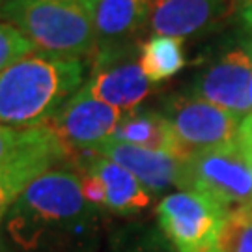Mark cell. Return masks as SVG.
<instances>
[{
	"label": "cell",
	"mask_w": 252,
	"mask_h": 252,
	"mask_svg": "<svg viewBox=\"0 0 252 252\" xmlns=\"http://www.w3.org/2000/svg\"><path fill=\"white\" fill-rule=\"evenodd\" d=\"M241 6V0H155L150 27L155 36H192Z\"/></svg>",
	"instance_id": "cell-11"
},
{
	"label": "cell",
	"mask_w": 252,
	"mask_h": 252,
	"mask_svg": "<svg viewBox=\"0 0 252 252\" xmlns=\"http://www.w3.org/2000/svg\"><path fill=\"white\" fill-rule=\"evenodd\" d=\"M247 150V157H249V162H251V168H252V148H245Z\"/></svg>",
	"instance_id": "cell-25"
},
{
	"label": "cell",
	"mask_w": 252,
	"mask_h": 252,
	"mask_svg": "<svg viewBox=\"0 0 252 252\" xmlns=\"http://www.w3.org/2000/svg\"><path fill=\"white\" fill-rule=\"evenodd\" d=\"M0 21L19 28L39 53L81 60L99 47L90 9L79 0H4Z\"/></svg>",
	"instance_id": "cell-3"
},
{
	"label": "cell",
	"mask_w": 252,
	"mask_h": 252,
	"mask_svg": "<svg viewBox=\"0 0 252 252\" xmlns=\"http://www.w3.org/2000/svg\"><path fill=\"white\" fill-rule=\"evenodd\" d=\"M241 17H243L245 25L252 28V0H241Z\"/></svg>",
	"instance_id": "cell-22"
},
{
	"label": "cell",
	"mask_w": 252,
	"mask_h": 252,
	"mask_svg": "<svg viewBox=\"0 0 252 252\" xmlns=\"http://www.w3.org/2000/svg\"><path fill=\"white\" fill-rule=\"evenodd\" d=\"M15 252H95L97 207L84 198L81 176L51 168L28 183L6 215Z\"/></svg>",
	"instance_id": "cell-1"
},
{
	"label": "cell",
	"mask_w": 252,
	"mask_h": 252,
	"mask_svg": "<svg viewBox=\"0 0 252 252\" xmlns=\"http://www.w3.org/2000/svg\"><path fill=\"white\" fill-rule=\"evenodd\" d=\"M127 252H157L153 249H133V251H127Z\"/></svg>",
	"instance_id": "cell-24"
},
{
	"label": "cell",
	"mask_w": 252,
	"mask_h": 252,
	"mask_svg": "<svg viewBox=\"0 0 252 252\" xmlns=\"http://www.w3.org/2000/svg\"><path fill=\"white\" fill-rule=\"evenodd\" d=\"M60 136L54 133L49 124L32 127H17L0 124V164L17 159L19 155L34 148L49 144Z\"/></svg>",
	"instance_id": "cell-17"
},
{
	"label": "cell",
	"mask_w": 252,
	"mask_h": 252,
	"mask_svg": "<svg viewBox=\"0 0 252 252\" xmlns=\"http://www.w3.org/2000/svg\"><path fill=\"white\" fill-rule=\"evenodd\" d=\"M228 215L224 207L194 190H178L161 200L157 219L176 252H217Z\"/></svg>",
	"instance_id": "cell-5"
},
{
	"label": "cell",
	"mask_w": 252,
	"mask_h": 252,
	"mask_svg": "<svg viewBox=\"0 0 252 252\" xmlns=\"http://www.w3.org/2000/svg\"><path fill=\"white\" fill-rule=\"evenodd\" d=\"M110 140L140 146L148 150H157V152H166L181 159L178 138L174 135L168 118L159 112H152V110L127 112Z\"/></svg>",
	"instance_id": "cell-15"
},
{
	"label": "cell",
	"mask_w": 252,
	"mask_h": 252,
	"mask_svg": "<svg viewBox=\"0 0 252 252\" xmlns=\"http://www.w3.org/2000/svg\"><path fill=\"white\" fill-rule=\"evenodd\" d=\"M0 252H11V251H9V247L6 243H4L2 239H0Z\"/></svg>",
	"instance_id": "cell-23"
},
{
	"label": "cell",
	"mask_w": 252,
	"mask_h": 252,
	"mask_svg": "<svg viewBox=\"0 0 252 252\" xmlns=\"http://www.w3.org/2000/svg\"><path fill=\"white\" fill-rule=\"evenodd\" d=\"M252 79V53L234 49L215 62L194 86V95L224 108L237 118L252 112L249 86Z\"/></svg>",
	"instance_id": "cell-8"
},
{
	"label": "cell",
	"mask_w": 252,
	"mask_h": 252,
	"mask_svg": "<svg viewBox=\"0 0 252 252\" xmlns=\"http://www.w3.org/2000/svg\"><path fill=\"white\" fill-rule=\"evenodd\" d=\"M249 95H251V103H252V79H251V86H249Z\"/></svg>",
	"instance_id": "cell-27"
},
{
	"label": "cell",
	"mask_w": 252,
	"mask_h": 252,
	"mask_svg": "<svg viewBox=\"0 0 252 252\" xmlns=\"http://www.w3.org/2000/svg\"><path fill=\"white\" fill-rule=\"evenodd\" d=\"M94 152L127 168L150 192H161L168 187H183L185 161L176 155L118 140H108Z\"/></svg>",
	"instance_id": "cell-9"
},
{
	"label": "cell",
	"mask_w": 252,
	"mask_h": 252,
	"mask_svg": "<svg viewBox=\"0 0 252 252\" xmlns=\"http://www.w3.org/2000/svg\"><path fill=\"white\" fill-rule=\"evenodd\" d=\"M2 4H4V0H0V8H2Z\"/></svg>",
	"instance_id": "cell-28"
},
{
	"label": "cell",
	"mask_w": 252,
	"mask_h": 252,
	"mask_svg": "<svg viewBox=\"0 0 252 252\" xmlns=\"http://www.w3.org/2000/svg\"><path fill=\"white\" fill-rule=\"evenodd\" d=\"M84 63L47 53L28 54L0 73V124L32 127L47 124L82 88Z\"/></svg>",
	"instance_id": "cell-2"
},
{
	"label": "cell",
	"mask_w": 252,
	"mask_h": 252,
	"mask_svg": "<svg viewBox=\"0 0 252 252\" xmlns=\"http://www.w3.org/2000/svg\"><path fill=\"white\" fill-rule=\"evenodd\" d=\"M152 84L153 82L146 77L138 60L110 63L108 58L99 56V67L82 84V88L92 97L127 114L148 97Z\"/></svg>",
	"instance_id": "cell-10"
},
{
	"label": "cell",
	"mask_w": 252,
	"mask_h": 252,
	"mask_svg": "<svg viewBox=\"0 0 252 252\" xmlns=\"http://www.w3.org/2000/svg\"><path fill=\"white\" fill-rule=\"evenodd\" d=\"M178 138L183 161L207 150L239 140V118L198 95H181L166 105V114Z\"/></svg>",
	"instance_id": "cell-6"
},
{
	"label": "cell",
	"mask_w": 252,
	"mask_h": 252,
	"mask_svg": "<svg viewBox=\"0 0 252 252\" xmlns=\"http://www.w3.org/2000/svg\"><path fill=\"white\" fill-rule=\"evenodd\" d=\"M155 0H95L90 8L97 41L131 36L150 21Z\"/></svg>",
	"instance_id": "cell-14"
},
{
	"label": "cell",
	"mask_w": 252,
	"mask_h": 252,
	"mask_svg": "<svg viewBox=\"0 0 252 252\" xmlns=\"http://www.w3.org/2000/svg\"><path fill=\"white\" fill-rule=\"evenodd\" d=\"M32 53H36V47L30 39L13 25L0 21V73Z\"/></svg>",
	"instance_id": "cell-19"
},
{
	"label": "cell",
	"mask_w": 252,
	"mask_h": 252,
	"mask_svg": "<svg viewBox=\"0 0 252 252\" xmlns=\"http://www.w3.org/2000/svg\"><path fill=\"white\" fill-rule=\"evenodd\" d=\"M217 252H252V206L228 211Z\"/></svg>",
	"instance_id": "cell-18"
},
{
	"label": "cell",
	"mask_w": 252,
	"mask_h": 252,
	"mask_svg": "<svg viewBox=\"0 0 252 252\" xmlns=\"http://www.w3.org/2000/svg\"><path fill=\"white\" fill-rule=\"evenodd\" d=\"M67 148L60 138L49 144L34 148L19 155L17 159L0 164V224L6 220V215L19 198V194L28 187V183L51 170L54 162L65 157Z\"/></svg>",
	"instance_id": "cell-12"
},
{
	"label": "cell",
	"mask_w": 252,
	"mask_h": 252,
	"mask_svg": "<svg viewBox=\"0 0 252 252\" xmlns=\"http://www.w3.org/2000/svg\"><path fill=\"white\" fill-rule=\"evenodd\" d=\"M181 43L183 41L180 37L153 36L142 45L138 63L150 81H166L185 65Z\"/></svg>",
	"instance_id": "cell-16"
},
{
	"label": "cell",
	"mask_w": 252,
	"mask_h": 252,
	"mask_svg": "<svg viewBox=\"0 0 252 252\" xmlns=\"http://www.w3.org/2000/svg\"><path fill=\"white\" fill-rule=\"evenodd\" d=\"M79 2H82V4H86V6L90 8V6L94 4V2H95V0H79Z\"/></svg>",
	"instance_id": "cell-26"
},
{
	"label": "cell",
	"mask_w": 252,
	"mask_h": 252,
	"mask_svg": "<svg viewBox=\"0 0 252 252\" xmlns=\"http://www.w3.org/2000/svg\"><path fill=\"white\" fill-rule=\"evenodd\" d=\"M239 140L245 148H252V112L247 118L241 120L239 127Z\"/></svg>",
	"instance_id": "cell-21"
},
{
	"label": "cell",
	"mask_w": 252,
	"mask_h": 252,
	"mask_svg": "<svg viewBox=\"0 0 252 252\" xmlns=\"http://www.w3.org/2000/svg\"><path fill=\"white\" fill-rule=\"evenodd\" d=\"M124 112L92 97L81 88L47 122L69 150H97L116 133Z\"/></svg>",
	"instance_id": "cell-7"
},
{
	"label": "cell",
	"mask_w": 252,
	"mask_h": 252,
	"mask_svg": "<svg viewBox=\"0 0 252 252\" xmlns=\"http://www.w3.org/2000/svg\"><path fill=\"white\" fill-rule=\"evenodd\" d=\"M249 51H251V53H252V43H251V49H249Z\"/></svg>",
	"instance_id": "cell-29"
},
{
	"label": "cell",
	"mask_w": 252,
	"mask_h": 252,
	"mask_svg": "<svg viewBox=\"0 0 252 252\" xmlns=\"http://www.w3.org/2000/svg\"><path fill=\"white\" fill-rule=\"evenodd\" d=\"M181 190L200 192L226 211L252 206V168L241 140L187 159Z\"/></svg>",
	"instance_id": "cell-4"
},
{
	"label": "cell",
	"mask_w": 252,
	"mask_h": 252,
	"mask_svg": "<svg viewBox=\"0 0 252 252\" xmlns=\"http://www.w3.org/2000/svg\"><path fill=\"white\" fill-rule=\"evenodd\" d=\"M84 172L94 174L103 183L105 194H107L105 207L114 213H120V215L138 213L152 202L150 190L131 172L124 168L122 164L99 155L97 152H94V155L86 161Z\"/></svg>",
	"instance_id": "cell-13"
},
{
	"label": "cell",
	"mask_w": 252,
	"mask_h": 252,
	"mask_svg": "<svg viewBox=\"0 0 252 252\" xmlns=\"http://www.w3.org/2000/svg\"><path fill=\"white\" fill-rule=\"evenodd\" d=\"M81 189L84 198L90 202L92 206L95 207H105L107 206V194H105V187L94 174L84 172L81 176Z\"/></svg>",
	"instance_id": "cell-20"
}]
</instances>
